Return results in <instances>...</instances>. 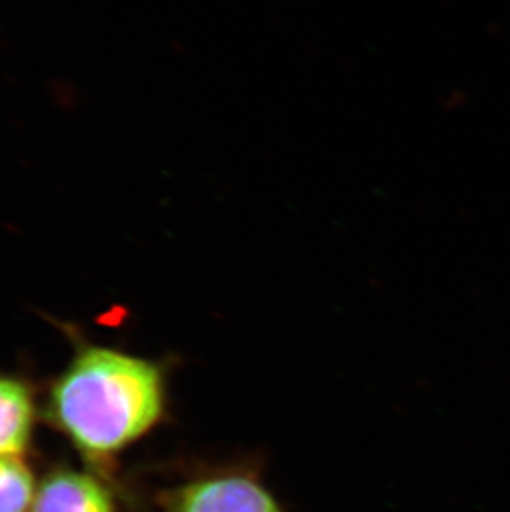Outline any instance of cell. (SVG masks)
Wrapping results in <instances>:
<instances>
[{"label": "cell", "instance_id": "6da1fadb", "mask_svg": "<svg viewBox=\"0 0 510 512\" xmlns=\"http://www.w3.org/2000/svg\"><path fill=\"white\" fill-rule=\"evenodd\" d=\"M52 410L80 450L111 455L158 420L163 410L161 377L145 360L90 348L60 378Z\"/></svg>", "mask_w": 510, "mask_h": 512}, {"label": "cell", "instance_id": "7a4b0ae2", "mask_svg": "<svg viewBox=\"0 0 510 512\" xmlns=\"http://www.w3.org/2000/svg\"><path fill=\"white\" fill-rule=\"evenodd\" d=\"M174 512H280L274 499L246 478L207 479L178 494Z\"/></svg>", "mask_w": 510, "mask_h": 512}, {"label": "cell", "instance_id": "3957f363", "mask_svg": "<svg viewBox=\"0 0 510 512\" xmlns=\"http://www.w3.org/2000/svg\"><path fill=\"white\" fill-rule=\"evenodd\" d=\"M29 512H115L110 494L87 474L57 473L45 479Z\"/></svg>", "mask_w": 510, "mask_h": 512}, {"label": "cell", "instance_id": "277c9868", "mask_svg": "<svg viewBox=\"0 0 510 512\" xmlns=\"http://www.w3.org/2000/svg\"><path fill=\"white\" fill-rule=\"evenodd\" d=\"M32 420L29 390L15 380L0 378V456L17 458L27 448Z\"/></svg>", "mask_w": 510, "mask_h": 512}, {"label": "cell", "instance_id": "5b68a950", "mask_svg": "<svg viewBox=\"0 0 510 512\" xmlns=\"http://www.w3.org/2000/svg\"><path fill=\"white\" fill-rule=\"evenodd\" d=\"M34 478L17 458L0 456V512H27L34 503Z\"/></svg>", "mask_w": 510, "mask_h": 512}]
</instances>
